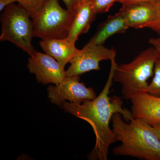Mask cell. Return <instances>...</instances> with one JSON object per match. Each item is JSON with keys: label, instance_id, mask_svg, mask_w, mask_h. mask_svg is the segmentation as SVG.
<instances>
[{"label": "cell", "instance_id": "6da1fadb", "mask_svg": "<svg viewBox=\"0 0 160 160\" xmlns=\"http://www.w3.org/2000/svg\"><path fill=\"white\" fill-rule=\"evenodd\" d=\"M116 56V55L110 60L111 67L108 79L98 97L94 99L84 101L82 104L64 102L60 106L66 112L84 120L91 126L95 135L96 143L93 149L88 154L89 160H108L109 147L117 142L113 130L109 126L113 115L120 113L127 122L133 118L131 111L123 108L121 98L109 96L118 66Z\"/></svg>", "mask_w": 160, "mask_h": 160}, {"label": "cell", "instance_id": "7a4b0ae2", "mask_svg": "<svg viewBox=\"0 0 160 160\" xmlns=\"http://www.w3.org/2000/svg\"><path fill=\"white\" fill-rule=\"evenodd\" d=\"M122 115L116 113L112 118V129L117 142L113 154L141 160H160V141L152 126L142 119L133 118L126 123Z\"/></svg>", "mask_w": 160, "mask_h": 160}, {"label": "cell", "instance_id": "3957f363", "mask_svg": "<svg viewBox=\"0 0 160 160\" xmlns=\"http://www.w3.org/2000/svg\"><path fill=\"white\" fill-rule=\"evenodd\" d=\"M158 56V52L152 46L141 52L130 62L118 65L113 81L122 85V93L125 99L131 100L136 95L145 92L149 85L147 81L154 74Z\"/></svg>", "mask_w": 160, "mask_h": 160}, {"label": "cell", "instance_id": "277c9868", "mask_svg": "<svg viewBox=\"0 0 160 160\" xmlns=\"http://www.w3.org/2000/svg\"><path fill=\"white\" fill-rule=\"evenodd\" d=\"M1 41H8L27 52L29 56L36 50L32 45L33 26L29 12L20 4L9 5L1 15Z\"/></svg>", "mask_w": 160, "mask_h": 160}, {"label": "cell", "instance_id": "5b68a950", "mask_svg": "<svg viewBox=\"0 0 160 160\" xmlns=\"http://www.w3.org/2000/svg\"><path fill=\"white\" fill-rule=\"evenodd\" d=\"M75 11L63 9L58 0H48L34 19L33 37L64 38L69 34Z\"/></svg>", "mask_w": 160, "mask_h": 160}, {"label": "cell", "instance_id": "8992f818", "mask_svg": "<svg viewBox=\"0 0 160 160\" xmlns=\"http://www.w3.org/2000/svg\"><path fill=\"white\" fill-rule=\"evenodd\" d=\"M116 55V51L113 48L108 49L103 45L86 44L72 58L70 66L66 71V77L79 76L92 70H99L100 62L110 60Z\"/></svg>", "mask_w": 160, "mask_h": 160}, {"label": "cell", "instance_id": "52a82bcc", "mask_svg": "<svg viewBox=\"0 0 160 160\" xmlns=\"http://www.w3.org/2000/svg\"><path fill=\"white\" fill-rule=\"evenodd\" d=\"M48 97L52 104L59 106L66 101L82 104L86 100L94 99L96 93L92 87H87L80 82V77H66L58 85H50L47 88Z\"/></svg>", "mask_w": 160, "mask_h": 160}, {"label": "cell", "instance_id": "ba28073f", "mask_svg": "<svg viewBox=\"0 0 160 160\" xmlns=\"http://www.w3.org/2000/svg\"><path fill=\"white\" fill-rule=\"evenodd\" d=\"M27 67L38 82L43 85H58L66 77L65 67L46 53L36 51L28 59Z\"/></svg>", "mask_w": 160, "mask_h": 160}, {"label": "cell", "instance_id": "9c48e42d", "mask_svg": "<svg viewBox=\"0 0 160 160\" xmlns=\"http://www.w3.org/2000/svg\"><path fill=\"white\" fill-rule=\"evenodd\" d=\"M119 11L129 28L135 29L150 28L160 18V11L157 4L149 2L130 3L122 5Z\"/></svg>", "mask_w": 160, "mask_h": 160}, {"label": "cell", "instance_id": "30bf717a", "mask_svg": "<svg viewBox=\"0 0 160 160\" xmlns=\"http://www.w3.org/2000/svg\"><path fill=\"white\" fill-rule=\"evenodd\" d=\"M130 101L133 118L142 119L151 126L160 124V96L141 92Z\"/></svg>", "mask_w": 160, "mask_h": 160}, {"label": "cell", "instance_id": "8fae6325", "mask_svg": "<svg viewBox=\"0 0 160 160\" xmlns=\"http://www.w3.org/2000/svg\"><path fill=\"white\" fill-rule=\"evenodd\" d=\"M75 16L67 38L75 44L81 35L87 33L97 14L91 0H82L75 9Z\"/></svg>", "mask_w": 160, "mask_h": 160}, {"label": "cell", "instance_id": "7c38bea8", "mask_svg": "<svg viewBox=\"0 0 160 160\" xmlns=\"http://www.w3.org/2000/svg\"><path fill=\"white\" fill-rule=\"evenodd\" d=\"M40 46L45 53L54 58L63 67L70 61L78 50L75 44L68 38L41 40Z\"/></svg>", "mask_w": 160, "mask_h": 160}, {"label": "cell", "instance_id": "4fadbf2b", "mask_svg": "<svg viewBox=\"0 0 160 160\" xmlns=\"http://www.w3.org/2000/svg\"><path fill=\"white\" fill-rule=\"evenodd\" d=\"M126 19L121 12L109 15L101 23L94 35L87 43L88 45H103L106 40L112 36L125 33L129 29Z\"/></svg>", "mask_w": 160, "mask_h": 160}, {"label": "cell", "instance_id": "5bb4252c", "mask_svg": "<svg viewBox=\"0 0 160 160\" xmlns=\"http://www.w3.org/2000/svg\"><path fill=\"white\" fill-rule=\"evenodd\" d=\"M48 0H17V2L29 12L32 19H34Z\"/></svg>", "mask_w": 160, "mask_h": 160}, {"label": "cell", "instance_id": "9a60e30c", "mask_svg": "<svg viewBox=\"0 0 160 160\" xmlns=\"http://www.w3.org/2000/svg\"><path fill=\"white\" fill-rule=\"evenodd\" d=\"M145 92L153 95L160 96V55L159 54L154 69L152 81L147 86Z\"/></svg>", "mask_w": 160, "mask_h": 160}, {"label": "cell", "instance_id": "2e32d148", "mask_svg": "<svg viewBox=\"0 0 160 160\" xmlns=\"http://www.w3.org/2000/svg\"><path fill=\"white\" fill-rule=\"evenodd\" d=\"M119 0H91L93 9L98 13H103L109 11L116 2Z\"/></svg>", "mask_w": 160, "mask_h": 160}, {"label": "cell", "instance_id": "e0dca14e", "mask_svg": "<svg viewBox=\"0 0 160 160\" xmlns=\"http://www.w3.org/2000/svg\"><path fill=\"white\" fill-rule=\"evenodd\" d=\"M66 7V9L70 11H74L78 5L82 0H62Z\"/></svg>", "mask_w": 160, "mask_h": 160}, {"label": "cell", "instance_id": "ac0fdd59", "mask_svg": "<svg viewBox=\"0 0 160 160\" xmlns=\"http://www.w3.org/2000/svg\"><path fill=\"white\" fill-rule=\"evenodd\" d=\"M160 2V0H119L118 2L122 5L137 2H149L158 5Z\"/></svg>", "mask_w": 160, "mask_h": 160}, {"label": "cell", "instance_id": "d6986e66", "mask_svg": "<svg viewBox=\"0 0 160 160\" xmlns=\"http://www.w3.org/2000/svg\"><path fill=\"white\" fill-rule=\"evenodd\" d=\"M149 43L160 55V36L156 38H151L149 40Z\"/></svg>", "mask_w": 160, "mask_h": 160}, {"label": "cell", "instance_id": "ffe728a7", "mask_svg": "<svg viewBox=\"0 0 160 160\" xmlns=\"http://www.w3.org/2000/svg\"><path fill=\"white\" fill-rule=\"evenodd\" d=\"M17 2V0H0V10L3 11L6 7Z\"/></svg>", "mask_w": 160, "mask_h": 160}, {"label": "cell", "instance_id": "44dd1931", "mask_svg": "<svg viewBox=\"0 0 160 160\" xmlns=\"http://www.w3.org/2000/svg\"><path fill=\"white\" fill-rule=\"evenodd\" d=\"M158 6L159 9L160 11V2L158 4ZM150 29H151L152 30H153L155 32H156L160 36V18L157 22L150 27Z\"/></svg>", "mask_w": 160, "mask_h": 160}, {"label": "cell", "instance_id": "7402d4cb", "mask_svg": "<svg viewBox=\"0 0 160 160\" xmlns=\"http://www.w3.org/2000/svg\"><path fill=\"white\" fill-rule=\"evenodd\" d=\"M152 126V129L155 133L157 136L160 141V124L153 125Z\"/></svg>", "mask_w": 160, "mask_h": 160}]
</instances>
